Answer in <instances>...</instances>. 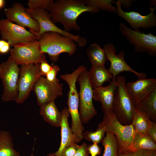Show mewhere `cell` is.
<instances>
[{"instance_id":"1","label":"cell","mask_w":156,"mask_h":156,"mask_svg":"<svg viewBox=\"0 0 156 156\" xmlns=\"http://www.w3.org/2000/svg\"><path fill=\"white\" fill-rule=\"evenodd\" d=\"M49 12L53 22L59 23L64 26V31L69 32L74 29L79 31L77 23L79 16L85 12L98 13L99 8L87 6L85 0H53L45 8Z\"/></svg>"},{"instance_id":"2","label":"cell","mask_w":156,"mask_h":156,"mask_svg":"<svg viewBox=\"0 0 156 156\" xmlns=\"http://www.w3.org/2000/svg\"><path fill=\"white\" fill-rule=\"evenodd\" d=\"M38 40L41 53L47 54L50 59L54 62L58 61L61 54L67 53L71 56L77 49V46L74 40L55 32L44 33Z\"/></svg>"},{"instance_id":"3","label":"cell","mask_w":156,"mask_h":156,"mask_svg":"<svg viewBox=\"0 0 156 156\" xmlns=\"http://www.w3.org/2000/svg\"><path fill=\"white\" fill-rule=\"evenodd\" d=\"M116 87L112 107V112L118 120L123 125L131 124L135 104L126 87V79L123 76L116 77Z\"/></svg>"},{"instance_id":"4","label":"cell","mask_w":156,"mask_h":156,"mask_svg":"<svg viewBox=\"0 0 156 156\" xmlns=\"http://www.w3.org/2000/svg\"><path fill=\"white\" fill-rule=\"evenodd\" d=\"M98 126L103 128L106 133H110L116 136L118 144V154L128 151L135 131L131 124H121L111 112L104 114L102 121Z\"/></svg>"},{"instance_id":"5","label":"cell","mask_w":156,"mask_h":156,"mask_svg":"<svg viewBox=\"0 0 156 156\" xmlns=\"http://www.w3.org/2000/svg\"><path fill=\"white\" fill-rule=\"evenodd\" d=\"M77 82L80 88L79 113L81 122L84 124L88 123L97 114L93 102V87L86 68L79 75Z\"/></svg>"},{"instance_id":"6","label":"cell","mask_w":156,"mask_h":156,"mask_svg":"<svg viewBox=\"0 0 156 156\" xmlns=\"http://www.w3.org/2000/svg\"><path fill=\"white\" fill-rule=\"evenodd\" d=\"M18 65L10 56L0 64V78L3 88L1 98L3 101H15L17 98L20 71Z\"/></svg>"},{"instance_id":"7","label":"cell","mask_w":156,"mask_h":156,"mask_svg":"<svg viewBox=\"0 0 156 156\" xmlns=\"http://www.w3.org/2000/svg\"><path fill=\"white\" fill-rule=\"evenodd\" d=\"M120 32L131 45L136 52L147 53L150 55H156V36L151 32L146 34L139 29L133 30L123 23L119 24Z\"/></svg>"},{"instance_id":"8","label":"cell","mask_w":156,"mask_h":156,"mask_svg":"<svg viewBox=\"0 0 156 156\" xmlns=\"http://www.w3.org/2000/svg\"><path fill=\"white\" fill-rule=\"evenodd\" d=\"M41 76L40 63L21 65L18 83V95L15 101L16 103H22L27 99Z\"/></svg>"},{"instance_id":"9","label":"cell","mask_w":156,"mask_h":156,"mask_svg":"<svg viewBox=\"0 0 156 156\" xmlns=\"http://www.w3.org/2000/svg\"><path fill=\"white\" fill-rule=\"evenodd\" d=\"M10 51V56L18 65H27L40 63L46 58L41 52L38 40L14 44Z\"/></svg>"},{"instance_id":"10","label":"cell","mask_w":156,"mask_h":156,"mask_svg":"<svg viewBox=\"0 0 156 156\" xmlns=\"http://www.w3.org/2000/svg\"><path fill=\"white\" fill-rule=\"evenodd\" d=\"M0 34L3 40L12 46L18 43L36 40L34 34L8 19L0 20Z\"/></svg>"},{"instance_id":"11","label":"cell","mask_w":156,"mask_h":156,"mask_svg":"<svg viewBox=\"0 0 156 156\" xmlns=\"http://www.w3.org/2000/svg\"><path fill=\"white\" fill-rule=\"evenodd\" d=\"M103 49L106 53L107 60L110 62V66L108 70L112 75V80H116V77L120 73L128 71L135 74L138 79L146 78V74L138 73L132 69L125 60V52L121 51L118 54L113 44L108 43L104 45Z\"/></svg>"},{"instance_id":"12","label":"cell","mask_w":156,"mask_h":156,"mask_svg":"<svg viewBox=\"0 0 156 156\" xmlns=\"http://www.w3.org/2000/svg\"><path fill=\"white\" fill-rule=\"evenodd\" d=\"M38 105L40 106L55 100L63 94L62 83L51 82L41 76L38 80L33 88Z\"/></svg>"},{"instance_id":"13","label":"cell","mask_w":156,"mask_h":156,"mask_svg":"<svg viewBox=\"0 0 156 156\" xmlns=\"http://www.w3.org/2000/svg\"><path fill=\"white\" fill-rule=\"evenodd\" d=\"M112 3L116 5L118 15L126 20L134 30L138 29L141 27L148 29L156 26V16L154 13L156 6L154 8L150 7V13L146 15H142L134 11H123L118 0L116 2L112 1Z\"/></svg>"},{"instance_id":"14","label":"cell","mask_w":156,"mask_h":156,"mask_svg":"<svg viewBox=\"0 0 156 156\" xmlns=\"http://www.w3.org/2000/svg\"><path fill=\"white\" fill-rule=\"evenodd\" d=\"M4 12L8 19L24 27H27L36 33L40 30L38 22L33 19L21 3H16L10 7L5 9Z\"/></svg>"},{"instance_id":"15","label":"cell","mask_w":156,"mask_h":156,"mask_svg":"<svg viewBox=\"0 0 156 156\" xmlns=\"http://www.w3.org/2000/svg\"><path fill=\"white\" fill-rule=\"evenodd\" d=\"M116 87V79L112 80L107 86L94 88L93 99L100 102L104 114L112 112V107L115 91Z\"/></svg>"},{"instance_id":"16","label":"cell","mask_w":156,"mask_h":156,"mask_svg":"<svg viewBox=\"0 0 156 156\" xmlns=\"http://www.w3.org/2000/svg\"><path fill=\"white\" fill-rule=\"evenodd\" d=\"M155 85V79L144 78L129 82L126 84V87L135 104Z\"/></svg>"},{"instance_id":"17","label":"cell","mask_w":156,"mask_h":156,"mask_svg":"<svg viewBox=\"0 0 156 156\" xmlns=\"http://www.w3.org/2000/svg\"><path fill=\"white\" fill-rule=\"evenodd\" d=\"M61 113L62 119L60 127L61 137L60 143L57 151L54 153V156H61L62 151L66 147L72 144L80 142L73 133L69 126L68 118L70 115L68 108H64Z\"/></svg>"},{"instance_id":"18","label":"cell","mask_w":156,"mask_h":156,"mask_svg":"<svg viewBox=\"0 0 156 156\" xmlns=\"http://www.w3.org/2000/svg\"><path fill=\"white\" fill-rule=\"evenodd\" d=\"M135 107L144 114L152 121L156 122V85L135 104Z\"/></svg>"},{"instance_id":"19","label":"cell","mask_w":156,"mask_h":156,"mask_svg":"<svg viewBox=\"0 0 156 156\" xmlns=\"http://www.w3.org/2000/svg\"><path fill=\"white\" fill-rule=\"evenodd\" d=\"M40 107V114L45 122L52 126L60 127L62 114L57 108L55 102L52 101Z\"/></svg>"},{"instance_id":"20","label":"cell","mask_w":156,"mask_h":156,"mask_svg":"<svg viewBox=\"0 0 156 156\" xmlns=\"http://www.w3.org/2000/svg\"><path fill=\"white\" fill-rule=\"evenodd\" d=\"M88 72L94 88L101 87L105 82H110L113 79L112 75L104 65L92 66Z\"/></svg>"},{"instance_id":"21","label":"cell","mask_w":156,"mask_h":156,"mask_svg":"<svg viewBox=\"0 0 156 156\" xmlns=\"http://www.w3.org/2000/svg\"><path fill=\"white\" fill-rule=\"evenodd\" d=\"M139 149L156 151V142L147 134H141L135 130L132 142L127 152Z\"/></svg>"},{"instance_id":"22","label":"cell","mask_w":156,"mask_h":156,"mask_svg":"<svg viewBox=\"0 0 156 156\" xmlns=\"http://www.w3.org/2000/svg\"><path fill=\"white\" fill-rule=\"evenodd\" d=\"M12 135L7 131H0V156H21L14 148Z\"/></svg>"},{"instance_id":"23","label":"cell","mask_w":156,"mask_h":156,"mask_svg":"<svg viewBox=\"0 0 156 156\" xmlns=\"http://www.w3.org/2000/svg\"><path fill=\"white\" fill-rule=\"evenodd\" d=\"M86 54L92 66L104 65L107 60L103 49L96 43L91 44L87 48Z\"/></svg>"},{"instance_id":"24","label":"cell","mask_w":156,"mask_h":156,"mask_svg":"<svg viewBox=\"0 0 156 156\" xmlns=\"http://www.w3.org/2000/svg\"><path fill=\"white\" fill-rule=\"evenodd\" d=\"M152 122L144 114L135 108L131 124L136 131L141 134H146L147 129Z\"/></svg>"},{"instance_id":"25","label":"cell","mask_w":156,"mask_h":156,"mask_svg":"<svg viewBox=\"0 0 156 156\" xmlns=\"http://www.w3.org/2000/svg\"><path fill=\"white\" fill-rule=\"evenodd\" d=\"M106 134L101 141L104 148L103 156H118V144L116 137L110 133Z\"/></svg>"},{"instance_id":"26","label":"cell","mask_w":156,"mask_h":156,"mask_svg":"<svg viewBox=\"0 0 156 156\" xmlns=\"http://www.w3.org/2000/svg\"><path fill=\"white\" fill-rule=\"evenodd\" d=\"M86 4L88 6L95 7L111 13H117L116 8L112 5L111 0H85Z\"/></svg>"},{"instance_id":"27","label":"cell","mask_w":156,"mask_h":156,"mask_svg":"<svg viewBox=\"0 0 156 156\" xmlns=\"http://www.w3.org/2000/svg\"><path fill=\"white\" fill-rule=\"evenodd\" d=\"M105 133L103 128L98 126L95 131H84L82 136L83 139L91 142L93 143L98 144L104 138Z\"/></svg>"},{"instance_id":"28","label":"cell","mask_w":156,"mask_h":156,"mask_svg":"<svg viewBox=\"0 0 156 156\" xmlns=\"http://www.w3.org/2000/svg\"><path fill=\"white\" fill-rule=\"evenodd\" d=\"M118 156H156V151L139 149L119 153Z\"/></svg>"},{"instance_id":"29","label":"cell","mask_w":156,"mask_h":156,"mask_svg":"<svg viewBox=\"0 0 156 156\" xmlns=\"http://www.w3.org/2000/svg\"><path fill=\"white\" fill-rule=\"evenodd\" d=\"M53 0H29L27 4L29 9L43 8H45Z\"/></svg>"},{"instance_id":"30","label":"cell","mask_w":156,"mask_h":156,"mask_svg":"<svg viewBox=\"0 0 156 156\" xmlns=\"http://www.w3.org/2000/svg\"><path fill=\"white\" fill-rule=\"evenodd\" d=\"M60 70V68L57 65H53L50 70L46 75V79L49 81L54 83H59V79L56 76L58 72Z\"/></svg>"},{"instance_id":"31","label":"cell","mask_w":156,"mask_h":156,"mask_svg":"<svg viewBox=\"0 0 156 156\" xmlns=\"http://www.w3.org/2000/svg\"><path fill=\"white\" fill-rule=\"evenodd\" d=\"M79 146L74 143L69 145L62 151L61 156H74Z\"/></svg>"},{"instance_id":"32","label":"cell","mask_w":156,"mask_h":156,"mask_svg":"<svg viewBox=\"0 0 156 156\" xmlns=\"http://www.w3.org/2000/svg\"><path fill=\"white\" fill-rule=\"evenodd\" d=\"M52 66L47 62L46 58L43 59L40 63V70L41 76H45L51 69Z\"/></svg>"},{"instance_id":"33","label":"cell","mask_w":156,"mask_h":156,"mask_svg":"<svg viewBox=\"0 0 156 156\" xmlns=\"http://www.w3.org/2000/svg\"><path fill=\"white\" fill-rule=\"evenodd\" d=\"M88 151L91 156H96L99 155L101 152V148L96 143H93L88 145Z\"/></svg>"},{"instance_id":"34","label":"cell","mask_w":156,"mask_h":156,"mask_svg":"<svg viewBox=\"0 0 156 156\" xmlns=\"http://www.w3.org/2000/svg\"><path fill=\"white\" fill-rule=\"evenodd\" d=\"M88 145L84 142L79 146L74 156H89L88 151Z\"/></svg>"},{"instance_id":"35","label":"cell","mask_w":156,"mask_h":156,"mask_svg":"<svg viewBox=\"0 0 156 156\" xmlns=\"http://www.w3.org/2000/svg\"><path fill=\"white\" fill-rule=\"evenodd\" d=\"M146 134L152 139L156 142V123L152 122L148 127Z\"/></svg>"},{"instance_id":"36","label":"cell","mask_w":156,"mask_h":156,"mask_svg":"<svg viewBox=\"0 0 156 156\" xmlns=\"http://www.w3.org/2000/svg\"><path fill=\"white\" fill-rule=\"evenodd\" d=\"M10 45L7 41L0 40V53L5 54L10 51Z\"/></svg>"},{"instance_id":"37","label":"cell","mask_w":156,"mask_h":156,"mask_svg":"<svg viewBox=\"0 0 156 156\" xmlns=\"http://www.w3.org/2000/svg\"><path fill=\"white\" fill-rule=\"evenodd\" d=\"M119 1L121 6H123L126 7H129L131 4L132 0H118Z\"/></svg>"},{"instance_id":"38","label":"cell","mask_w":156,"mask_h":156,"mask_svg":"<svg viewBox=\"0 0 156 156\" xmlns=\"http://www.w3.org/2000/svg\"><path fill=\"white\" fill-rule=\"evenodd\" d=\"M5 1L3 0H0V9L2 8L4 6Z\"/></svg>"},{"instance_id":"39","label":"cell","mask_w":156,"mask_h":156,"mask_svg":"<svg viewBox=\"0 0 156 156\" xmlns=\"http://www.w3.org/2000/svg\"><path fill=\"white\" fill-rule=\"evenodd\" d=\"M47 156H54V153H49Z\"/></svg>"},{"instance_id":"40","label":"cell","mask_w":156,"mask_h":156,"mask_svg":"<svg viewBox=\"0 0 156 156\" xmlns=\"http://www.w3.org/2000/svg\"><path fill=\"white\" fill-rule=\"evenodd\" d=\"M33 155H34L33 154V153H32L30 156H33Z\"/></svg>"},{"instance_id":"41","label":"cell","mask_w":156,"mask_h":156,"mask_svg":"<svg viewBox=\"0 0 156 156\" xmlns=\"http://www.w3.org/2000/svg\"></svg>"}]
</instances>
